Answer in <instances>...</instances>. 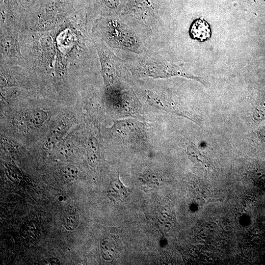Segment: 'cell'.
Segmentation results:
<instances>
[{
  "mask_svg": "<svg viewBox=\"0 0 265 265\" xmlns=\"http://www.w3.org/2000/svg\"><path fill=\"white\" fill-rule=\"evenodd\" d=\"M89 24L87 16L76 9L53 30L21 32L20 49L27 66L59 84L71 73L89 65L93 62Z\"/></svg>",
  "mask_w": 265,
  "mask_h": 265,
  "instance_id": "6da1fadb",
  "label": "cell"
},
{
  "mask_svg": "<svg viewBox=\"0 0 265 265\" xmlns=\"http://www.w3.org/2000/svg\"><path fill=\"white\" fill-rule=\"evenodd\" d=\"M76 0H38L26 13L21 31L53 30L75 10Z\"/></svg>",
  "mask_w": 265,
  "mask_h": 265,
  "instance_id": "7a4b0ae2",
  "label": "cell"
},
{
  "mask_svg": "<svg viewBox=\"0 0 265 265\" xmlns=\"http://www.w3.org/2000/svg\"><path fill=\"white\" fill-rule=\"evenodd\" d=\"M91 33L111 47L135 49L136 40L132 32L117 20L106 17L96 19L92 24Z\"/></svg>",
  "mask_w": 265,
  "mask_h": 265,
  "instance_id": "3957f363",
  "label": "cell"
},
{
  "mask_svg": "<svg viewBox=\"0 0 265 265\" xmlns=\"http://www.w3.org/2000/svg\"><path fill=\"white\" fill-rule=\"evenodd\" d=\"M0 0V30L10 29L21 32L26 15V10L18 0Z\"/></svg>",
  "mask_w": 265,
  "mask_h": 265,
  "instance_id": "277c9868",
  "label": "cell"
},
{
  "mask_svg": "<svg viewBox=\"0 0 265 265\" xmlns=\"http://www.w3.org/2000/svg\"><path fill=\"white\" fill-rule=\"evenodd\" d=\"M0 32V61L22 63L25 62L19 43L20 32L2 29Z\"/></svg>",
  "mask_w": 265,
  "mask_h": 265,
  "instance_id": "5b68a950",
  "label": "cell"
},
{
  "mask_svg": "<svg viewBox=\"0 0 265 265\" xmlns=\"http://www.w3.org/2000/svg\"><path fill=\"white\" fill-rule=\"evenodd\" d=\"M140 75L155 78H165L173 76H182L187 78L200 79L192 75L183 73L168 64L158 62H149L144 64L139 70Z\"/></svg>",
  "mask_w": 265,
  "mask_h": 265,
  "instance_id": "8992f818",
  "label": "cell"
},
{
  "mask_svg": "<svg viewBox=\"0 0 265 265\" xmlns=\"http://www.w3.org/2000/svg\"><path fill=\"white\" fill-rule=\"evenodd\" d=\"M145 96L148 101L155 107L167 112L187 117L193 120L188 111L173 101L164 99L150 91H146Z\"/></svg>",
  "mask_w": 265,
  "mask_h": 265,
  "instance_id": "52a82bcc",
  "label": "cell"
},
{
  "mask_svg": "<svg viewBox=\"0 0 265 265\" xmlns=\"http://www.w3.org/2000/svg\"><path fill=\"white\" fill-rule=\"evenodd\" d=\"M189 32L192 38L200 41L209 39L211 35V30L209 24L201 19H197L193 23Z\"/></svg>",
  "mask_w": 265,
  "mask_h": 265,
  "instance_id": "ba28073f",
  "label": "cell"
},
{
  "mask_svg": "<svg viewBox=\"0 0 265 265\" xmlns=\"http://www.w3.org/2000/svg\"><path fill=\"white\" fill-rule=\"evenodd\" d=\"M108 197L113 201L122 202L126 199L130 189L121 182L119 176L112 182L107 190Z\"/></svg>",
  "mask_w": 265,
  "mask_h": 265,
  "instance_id": "9c48e42d",
  "label": "cell"
},
{
  "mask_svg": "<svg viewBox=\"0 0 265 265\" xmlns=\"http://www.w3.org/2000/svg\"><path fill=\"white\" fill-rule=\"evenodd\" d=\"M67 128V125L64 123L57 125L53 128L45 141V147L48 149L53 148L62 137Z\"/></svg>",
  "mask_w": 265,
  "mask_h": 265,
  "instance_id": "30bf717a",
  "label": "cell"
},
{
  "mask_svg": "<svg viewBox=\"0 0 265 265\" xmlns=\"http://www.w3.org/2000/svg\"><path fill=\"white\" fill-rule=\"evenodd\" d=\"M87 159L89 165L91 167L96 166L100 159V147L98 140L92 137L86 144Z\"/></svg>",
  "mask_w": 265,
  "mask_h": 265,
  "instance_id": "8fae6325",
  "label": "cell"
},
{
  "mask_svg": "<svg viewBox=\"0 0 265 265\" xmlns=\"http://www.w3.org/2000/svg\"><path fill=\"white\" fill-rule=\"evenodd\" d=\"M49 117V112L45 110L38 109L29 112L26 116V121L32 127H41Z\"/></svg>",
  "mask_w": 265,
  "mask_h": 265,
  "instance_id": "7c38bea8",
  "label": "cell"
},
{
  "mask_svg": "<svg viewBox=\"0 0 265 265\" xmlns=\"http://www.w3.org/2000/svg\"><path fill=\"white\" fill-rule=\"evenodd\" d=\"M79 215L77 211L73 208L69 209L65 212L63 218V224L68 231H73L78 226Z\"/></svg>",
  "mask_w": 265,
  "mask_h": 265,
  "instance_id": "4fadbf2b",
  "label": "cell"
},
{
  "mask_svg": "<svg viewBox=\"0 0 265 265\" xmlns=\"http://www.w3.org/2000/svg\"><path fill=\"white\" fill-rule=\"evenodd\" d=\"M100 249L104 259H112L116 252V247L113 241L109 238L103 239L100 243Z\"/></svg>",
  "mask_w": 265,
  "mask_h": 265,
  "instance_id": "5bb4252c",
  "label": "cell"
},
{
  "mask_svg": "<svg viewBox=\"0 0 265 265\" xmlns=\"http://www.w3.org/2000/svg\"><path fill=\"white\" fill-rule=\"evenodd\" d=\"M78 169L73 165H67L60 169L62 178L67 181H71L77 178Z\"/></svg>",
  "mask_w": 265,
  "mask_h": 265,
  "instance_id": "9a60e30c",
  "label": "cell"
},
{
  "mask_svg": "<svg viewBox=\"0 0 265 265\" xmlns=\"http://www.w3.org/2000/svg\"><path fill=\"white\" fill-rule=\"evenodd\" d=\"M253 116L256 120H262L265 119V101L256 107Z\"/></svg>",
  "mask_w": 265,
  "mask_h": 265,
  "instance_id": "2e32d148",
  "label": "cell"
},
{
  "mask_svg": "<svg viewBox=\"0 0 265 265\" xmlns=\"http://www.w3.org/2000/svg\"><path fill=\"white\" fill-rule=\"evenodd\" d=\"M100 4L104 9L107 10H113L116 8L118 4V0H98Z\"/></svg>",
  "mask_w": 265,
  "mask_h": 265,
  "instance_id": "e0dca14e",
  "label": "cell"
},
{
  "mask_svg": "<svg viewBox=\"0 0 265 265\" xmlns=\"http://www.w3.org/2000/svg\"><path fill=\"white\" fill-rule=\"evenodd\" d=\"M18 1L26 13L36 4L38 0H18Z\"/></svg>",
  "mask_w": 265,
  "mask_h": 265,
  "instance_id": "ac0fdd59",
  "label": "cell"
},
{
  "mask_svg": "<svg viewBox=\"0 0 265 265\" xmlns=\"http://www.w3.org/2000/svg\"><path fill=\"white\" fill-rule=\"evenodd\" d=\"M258 134L260 138L262 139L265 138V127L262 128V129L259 132Z\"/></svg>",
  "mask_w": 265,
  "mask_h": 265,
  "instance_id": "d6986e66",
  "label": "cell"
},
{
  "mask_svg": "<svg viewBox=\"0 0 265 265\" xmlns=\"http://www.w3.org/2000/svg\"><path fill=\"white\" fill-rule=\"evenodd\" d=\"M50 263L51 265H59L60 262L58 259L53 258L50 259Z\"/></svg>",
  "mask_w": 265,
  "mask_h": 265,
  "instance_id": "ffe728a7",
  "label": "cell"
}]
</instances>
